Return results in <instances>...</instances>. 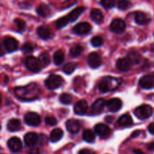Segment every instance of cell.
I'll return each mask as SVG.
<instances>
[{
	"instance_id": "6da1fadb",
	"label": "cell",
	"mask_w": 154,
	"mask_h": 154,
	"mask_svg": "<svg viewBox=\"0 0 154 154\" xmlns=\"http://www.w3.org/2000/svg\"><path fill=\"white\" fill-rule=\"evenodd\" d=\"M63 78L57 75H51L45 80V85L49 90H56L63 84Z\"/></svg>"
},
{
	"instance_id": "7a4b0ae2",
	"label": "cell",
	"mask_w": 154,
	"mask_h": 154,
	"mask_svg": "<svg viewBox=\"0 0 154 154\" xmlns=\"http://www.w3.org/2000/svg\"><path fill=\"white\" fill-rule=\"evenodd\" d=\"M152 114H153V109L149 105H142L135 110V116L141 120L149 118Z\"/></svg>"
},
{
	"instance_id": "3957f363",
	"label": "cell",
	"mask_w": 154,
	"mask_h": 154,
	"mask_svg": "<svg viewBox=\"0 0 154 154\" xmlns=\"http://www.w3.org/2000/svg\"><path fill=\"white\" fill-rule=\"evenodd\" d=\"M25 65L29 70L32 71L33 72H39L42 68L38 59L35 58V57H32V56L28 57L26 59Z\"/></svg>"
},
{
	"instance_id": "277c9868",
	"label": "cell",
	"mask_w": 154,
	"mask_h": 154,
	"mask_svg": "<svg viewBox=\"0 0 154 154\" xmlns=\"http://www.w3.org/2000/svg\"><path fill=\"white\" fill-rule=\"evenodd\" d=\"M115 78H113L111 77H106L104 78L100 83L99 84V90L102 93H108L110 90H114V87H112V82L115 81Z\"/></svg>"
},
{
	"instance_id": "5b68a950",
	"label": "cell",
	"mask_w": 154,
	"mask_h": 154,
	"mask_svg": "<svg viewBox=\"0 0 154 154\" xmlns=\"http://www.w3.org/2000/svg\"><path fill=\"white\" fill-rule=\"evenodd\" d=\"M24 120L29 126H37L40 124L41 117L37 113L29 112L24 117Z\"/></svg>"
},
{
	"instance_id": "8992f818",
	"label": "cell",
	"mask_w": 154,
	"mask_h": 154,
	"mask_svg": "<svg viewBox=\"0 0 154 154\" xmlns=\"http://www.w3.org/2000/svg\"><path fill=\"white\" fill-rule=\"evenodd\" d=\"M8 147L11 151L17 153L22 150L23 144L21 140L17 137H12L8 141Z\"/></svg>"
},
{
	"instance_id": "52a82bcc",
	"label": "cell",
	"mask_w": 154,
	"mask_h": 154,
	"mask_svg": "<svg viewBox=\"0 0 154 154\" xmlns=\"http://www.w3.org/2000/svg\"><path fill=\"white\" fill-rule=\"evenodd\" d=\"M88 64L92 69H97L102 65V58L98 53L93 52L87 57Z\"/></svg>"
},
{
	"instance_id": "ba28073f",
	"label": "cell",
	"mask_w": 154,
	"mask_h": 154,
	"mask_svg": "<svg viewBox=\"0 0 154 154\" xmlns=\"http://www.w3.org/2000/svg\"><path fill=\"white\" fill-rule=\"evenodd\" d=\"M91 25L87 22H81L75 25L73 28V32L77 35H85L91 30Z\"/></svg>"
},
{
	"instance_id": "9c48e42d",
	"label": "cell",
	"mask_w": 154,
	"mask_h": 154,
	"mask_svg": "<svg viewBox=\"0 0 154 154\" xmlns=\"http://www.w3.org/2000/svg\"><path fill=\"white\" fill-rule=\"evenodd\" d=\"M95 132L101 138H107L111 134V129L108 125L104 123H98L95 126Z\"/></svg>"
},
{
	"instance_id": "30bf717a",
	"label": "cell",
	"mask_w": 154,
	"mask_h": 154,
	"mask_svg": "<svg viewBox=\"0 0 154 154\" xmlns=\"http://www.w3.org/2000/svg\"><path fill=\"white\" fill-rule=\"evenodd\" d=\"M111 30L114 33L120 34L124 32L126 29V23L122 19H115L111 23Z\"/></svg>"
},
{
	"instance_id": "8fae6325",
	"label": "cell",
	"mask_w": 154,
	"mask_h": 154,
	"mask_svg": "<svg viewBox=\"0 0 154 154\" xmlns=\"http://www.w3.org/2000/svg\"><path fill=\"white\" fill-rule=\"evenodd\" d=\"M132 62L130 61L128 57H124V58L119 59L117 61V68L118 70L121 72H128L130 70L132 67Z\"/></svg>"
},
{
	"instance_id": "7c38bea8",
	"label": "cell",
	"mask_w": 154,
	"mask_h": 154,
	"mask_svg": "<svg viewBox=\"0 0 154 154\" xmlns=\"http://www.w3.org/2000/svg\"><path fill=\"white\" fill-rule=\"evenodd\" d=\"M4 46L8 53H12L17 51L18 48V42L12 37H7L4 40Z\"/></svg>"
},
{
	"instance_id": "4fadbf2b",
	"label": "cell",
	"mask_w": 154,
	"mask_h": 154,
	"mask_svg": "<svg viewBox=\"0 0 154 154\" xmlns=\"http://www.w3.org/2000/svg\"><path fill=\"white\" fill-rule=\"evenodd\" d=\"M140 87L143 89H151L154 87V76L144 75L139 80Z\"/></svg>"
},
{
	"instance_id": "5bb4252c",
	"label": "cell",
	"mask_w": 154,
	"mask_h": 154,
	"mask_svg": "<svg viewBox=\"0 0 154 154\" xmlns=\"http://www.w3.org/2000/svg\"><path fill=\"white\" fill-rule=\"evenodd\" d=\"M122 105H123L122 101L118 98L111 99L107 102V106H108L109 111L114 113L120 111L122 108Z\"/></svg>"
},
{
	"instance_id": "9a60e30c",
	"label": "cell",
	"mask_w": 154,
	"mask_h": 154,
	"mask_svg": "<svg viewBox=\"0 0 154 154\" xmlns=\"http://www.w3.org/2000/svg\"><path fill=\"white\" fill-rule=\"evenodd\" d=\"M88 110V103L85 100H81L77 102L74 108L75 114L78 115H84Z\"/></svg>"
},
{
	"instance_id": "2e32d148",
	"label": "cell",
	"mask_w": 154,
	"mask_h": 154,
	"mask_svg": "<svg viewBox=\"0 0 154 154\" xmlns=\"http://www.w3.org/2000/svg\"><path fill=\"white\" fill-rule=\"evenodd\" d=\"M66 129L69 131L70 133L76 134L79 132L80 128H81V124H80L79 121L77 120H74V119H71L66 122Z\"/></svg>"
},
{
	"instance_id": "e0dca14e",
	"label": "cell",
	"mask_w": 154,
	"mask_h": 154,
	"mask_svg": "<svg viewBox=\"0 0 154 154\" xmlns=\"http://www.w3.org/2000/svg\"><path fill=\"white\" fill-rule=\"evenodd\" d=\"M105 101L103 99H98L92 105L91 112L93 114H99L104 110Z\"/></svg>"
},
{
	"instance_id": "ac0fdd59",
	"label": "cell",
	"mask_w": 154,
	"mask_h": 154,
	"mask_svg": "<svg viewBox=\"0 0 154 154\" xmlns=\"http://www.w3.org/2000/svg\"><path fill=\"white\" fill-rule=\"evenodd\" d=\"M38 141V136L35 132H29L24 136V142L28 147H32L35 145Z\"/></svg>"
},
{
	"instance_id": "d6986e66",
	"label": "cell",
	"mask_w": 154,
	"mask_h": 154,
	"mask_svg": "<svg viewBox=\"0 0 154 154\" xmlns=\"http://www.w3.org/2000/svg\"><path fill=\"white\" fill-rule=\"evenodd\" d=\"M37 33L41 38L44 40H47L52 37V32L50 29L49 27L46 26H41L38 28Z\"/></svg>"
},
{
	"instance_id": "ffe728a7",
	"label": "cell",
	"mask_w": 154,
	"mask_h": 154,
	"mask_svg": "<svg viewBox=\"0 0 154 154\" xmlns=\"http://www.w3.org/2000/svg\"><path fill=\"white\" fill-rule=\"evenodd\" d=\"M135 23L139 25H145L150 22V18L142 11H137L135 14Z\"/></svg>"
},
{
	"instance_id": "44dd1931",
	"label": "cell",
	"mask_w": 154,
	"mask_h": 154,
	"mask_svg": "<svg viewBox=\"0 0 154 154\" xmlns=\"http://www.w3.org/2000/svg\"><path fill=\"white\" fill-rule=\"evenodd\" d=\"M90 17L94 22H96L98 24L101 23L104 20L103 14L99 9L97 8L92 9L91 12H90Z\"/></svg>"
},
{
	"instance_id": "7402d4cb",
	"label": "cell",
	"mask_w": 154,
	"mask_h": 154,
	"mask_svg": "<svg viewBox=\"0 0 154 154\" xmlns=\"http://www.w3.org/2000/svg\"><path fill=\"white\" fill-rule=\"evenodd\" d=\"M117 123L120 126L126 127L133 124V120L129 114H123L117 120Z\"/></svg>"
},
{
	"instance_id": "603a6c76",
	"label": "cell",
	"mask_w": 154,
	"mask_h": 154,
	"mask_svg": "<svg viewBox=\"0 0 154 154\" xmlns=\"http://www.w3.org/2000/svg\"><path fill=\"white\" fill-rule=\"evenodd\" d=\"M84 10H85V8L84 7L76 8L74 9L73 11H72L67 15V17L69 18V21L74 22V21H75L76 20H78V18L82 14V13L84 11Z\"/></svg>"
},
{
	"instance_id": "cb8c5ba5",
	"label": "cell",
	"mask_w": 154,
	"mask_h": 154,
	"mask_svg": "<svg viewBox=\"0 0 154 154\" xmlns=\"http://www.w3.org/2000/svg\"><path fill=\"white\" fill-rule=\"evenodd\" d=\"M38 14L42 17H48L51 14V9L47 5L42 4L40 5L36 9Z\"/></svg>"
},
{
	"instance_id": "d4e9b609",
	"label": "cell",
	"mask_w": 154,
	"mask_h": 154,
	"mask_svg": "<svg viewBox=\"0 0 154 154\" xmlns=\"http://www.w3.org/2000/svg\"><path fill=\"white\" fill-rule=\"evenodd\" d=\"M21 128V122L18 119H11L7 124L8 130L10 132H17Z\"/></svg>"
},
{
	"instance_id": "484cf974",
	"label": "cell",
	"mask_w": 154,
	"mask_h": 154,
	"mask_svg": "<svg viewBox=\"0 0 154 154\" xmlns=\"http://www.w3.org/2000/svg\"><path fill=\"white\" fill-rule=\"evenodd\" d=\"M63 136V132L60 129H55L51 132L50 135V139L52 142H57L60 141Z\"/></svg>"
},
{
	"instance_id": "4316f807",
	"label": "cell",
	"mask_w": 154,
	"mask_h": 154,
	"mask_svg": "<svg viewBox=\"0 0 154 154\" xmlns=\"http://www.w3.org/2000/svg\"><path fill=\"white\" fill-rule=\"evenodd\" d=\"M83 139L88 143H93L96 139V135L91 129H86L83 132Z\"/></svg>"
},
{
	"instance_id": "83f0119b",
	"label": "cell",
	"mask_w": 154,
	"mask_h": 154,
	"mask_svg": "<svg viewBox=\"0 0 154 154\" xmlns=\"http://www.w3.org/2000/svg\"><path fill=\"white\" fill-rule=\"evenodd\" d=\"M65 59V55L64 53L61 50H59L55 52L54 55V62L55 63V65L57 66H60V65L63 64V63L64 62Z\"/></svg>"
},
{
	"instance_id": "f1b7e54d",
	"label": "cell",
	"mask_w": 154,
	"mask_h": 154,
	"mask_svg": "<svg viewBox=\"0 0 154 154\" xmlns=\"http://www.w3.org/2000/svg\"><path fill=\"white\" fill-rule=\"evenodd\" d=\"M39 61H40L41 65H42V68L46 67L47 66L50 64L51 63V59H50V55L48 52H44L42 54H40L38 58Z\"/></svg>"
},
{
	"instance_id": "f546056e",
	"label": "cell",
	"mask_w": 154,
	"mask_h": 154,
	"mask_svg": "<svg viewBox=\"0 0 154 154\" xmlns=\"http://www.w3.org/2000/svg\"><path fill=\"white\" fill-rule=\"evenodd\" d=\"M128 58L130 60L132 64H138L141 61V56L138 53L135 52V51H132L128 55Z\"/></svg>"
},
{
	"instance_id": "4dcf8cb0",
	"label": "cell",
	"mask_w": 154,
	"mask_h": 154,
	"mask_svg": "<svg viewBox=\"0 0 154 154\" xmlns=\"http://www.w3.org/2000/svg\"><path fill=\"white\" fill-rule=\"evenodd\" d=\"M83 51V48L81 45H75L72 47L69 51V54L72 57H77L81 55V52Z\"/></svg>"
},
{
	"instance_id": "1f68e13d",
	"label": "cell",
	"mask_w": 154,
	"mask_h": 154,
	"mask_svg": "<svg viewBox=\"0 0 154 154\" xmlns=\"http://www.w3.org/2000/svg\"><path fill=\"white\" fill-rule=\"evenodd\" d=\"M77 68V64L75 63H69L66 64L63 67V71L67 75H70V74L73 73L74 71Z\"/></svg>"
},
{
	"instance_id": "d6a6232c",
	"label": "cell",
	"mask_w": 154,
	"mask_h": 154,
	"mask_svg": "<svg viewBox=\"0 0 154 154\" xmlns=\"http://www.w3.org/2000/svg\"><path fill=\"white\" fill-rule=\"evenodd\" d=\"M69 22V18L66 17H63L60 18L57 20L56 22V26H57V29H63V27H65L66 26L68 25Z\"/></svg>"
},
{
	"instance_id": "836d02e7",
	"label": "cell",
	"mask_w": 154,
	"mask_h": 154,
	"mask_svg": "<svg viewBox=\"0 0 154 154\" xmlns=\"http://www.w3.org/2000/svg\"><path fill=\"white\" fill-rule=\"evenodd\" d=\"M60 101L64 105H69L72 103V96L69 93H63L60 97Z\"/></svg>"
},
{
	"instance_id": "e575fe53",
	"label": "cell",
	"mask_w": 154,
	"mask_h": 154,
	"mask_svg": "<svg viewBox=\"0 0 154 154\" xmlns=\"http://www.w3.org/2000/svg\"><path fill=\"white\" fill-rule=\"evenodd\" d=\"M130 5V2L128 1V0H119L118 4H117V6L120 10H126V9L129 8Z\"/></svg>"
},
{
	"instance_id": "d590c367",
	"label": "cell",
	"mask_w": 154,
	"mask_h": 154,
	"mask_svg": "<svg viewBox=\"0 0 154 154\" xmlns=\"http://www.w3.org/2000/svg\"><path fill=\"white\" fill-rule=\"evenodd\" d=\"M101 5L105 8H111L115 5V0H101Z\"/></svg>"
},
{
	"instance_id": "8d00e7d4",
	"label": "cell",
	"mask_w": 154,
	"mask_h": 154,
	"mask_svg": "<svg viewBox=\"0 0 154 154\" xmlns=\"http://www.w3.org/2000/svg\"><path fill=\"white\" fill-rule=\"evenodd\" d=\"M91 44L94 47L98 48V47L102 45V44H103V39H102V38L100 37V36H95V37H93V38H92Z\"/></svg>"
},
{
	"instance_id": "74e56055",
	"label": "cell",
	"mask_w": 154,
	"mask_h": 154,
	"mask_svg": "<svg viewBox=\"0 0 154 154\" xmlns=\"http://www.w3.org/2000/svg\"><path fill=\"white\" fill-rule=\"evenodd\" d=\"M22 51L25 54H28V53H32L34 50V46L32 45L29 42H26V43L24 44L22 47Z\"/></svg>"
},
{
	"instance_id": "f35d334b",
	"label": "cell",
	"mask_w": 154,
	"mask_h": 154,
	"mask_svg": "<svg viewBox=\"0 0 154 154\" xmlns=\"http://www.w3.org/2000/svg\"><path fill=\"white\" fill-rule=\"evenodd\" d=\"M14 23L17 26V28L18 31L22 32L25 29L26 27V23L23 20H22L21 19H15Z\"/></svg>"
},
{
	"instance_id": "ab89813d",
	"label": "cell",
	"mask_w": 154,
	"mask_h": 154,
	"mask_svg": "<svg viewBox=\"0 0 154 154\" xmlns=\"http://www.w3.org/2000/svg\"><path fill=\"white\" fill-rule=\"evenodd\" d=\"M45 123L49 126H55L57 123V120L53 116H48L45 117Z\"/></svg>"
},
{
	"instance_id": "60d3db41",
	"label": "cell",
	"mask_w": 154,
	"mask_h": 154,
	"mask_svg": "<svg viewBox=\"0 0 154 154\" xmlns=\"http://www.w3.org/2000/svg\"><path fill=\"white\" fill-rule=\"evenodd\" d=\"M77 2V0H66L62 4V8H68L71 7L73 5H75Z\"/></svg>"
},
{
	"instance_id": "b9f144b4",
	"label": "cell",
	"mask_w": 154,
	"mask_h": 154,
	"mask_svg": "<svg viewBox=\"0 0 154 154\" xmlns=\"http://www.w3.org/2000/svg\"><path fill=\"white\" fill-rule=\"evenodd\" d=\"M79 154H96L94 151L90 150V149H83L81 150L79 152Z\"/></svg>"
},
{
	"instance_id": "7bdbcfd3",
	"label": "cell",
	"mask_w": 154,
	"mask_h": 154,
	"mask_svg": "<svg viewBox=\"0 0 154 154\" xmlns=\"http://www.w3.org/2000/svg\"><path fill=\"white\" fill-rule=\"evenodd\" d=\"M148 131L150 132V133L154 135V123H150V124L149 125V126H148Z\"/></svg>"
},
{
	"instance_id": "ee69618b",
	"label": "cell",
	"mask_w": 154,
	"mask_h": 154,
	"mask_svg": "<svg viewBox=\"0 0 154 154\" xmlns=\"http://www.w3.org/2000/svg\"><path fill=\"white\" fill-rule=\"evenodd\" d=\"M29 154H40V150L38 148H32Z\"/></svg>"
},
{
	"instance_id": "f6af8a7d",
	"label": "cell",
	"mask_w": 154,
	"mask_h": 154,
	"mask_svg": "<svg viewBox=\"0 0 154 154\" xmlns=\"http://www.w3.org/2000/svg\"><path fill=\"white\" fill-rule=\"evenodd\" d=\"M140 134H141V132H140L139 130H135V132L132 134V138H136V137H138Z\"/></svg>"
},
{
	"instance_id": "bcb514c9",
	"label": "cell",
	"mask_w": 154,
	"mask_h": 154,
	"mask_svg": "<svg viewBox=\"0 0 154 154\" xmlns=\"http://www.w3.org/2000/svg\"><path fill=\"white\" fill-rule=\"evenodd\" d=\"M147 148H148V150H151V151H154V141L150 143V144L147 146Z\"/></svg>"
},
{
	"instance_id": "7dc6e473",
	"label": "cell",
	"mask_w": 154,
	"mask_h": 154,
	"mask_svg": "<svg viewBox=\"0 0 154 154\" xmlns=\"http://www.w3.org/2000/svg\"><path fill=\"white\" fill-rule=\"evenodd\" d=\"M133 152L135 154H144V152L141 151V150H138V149H135L133 150Z\"/></svg>"
},
{
	"instance_id": "c3c4849f",
	"label": "cell",
	"mask_w": 154,
	"mask_h": 154,
	"mask_svg": "<svg viewBox=\"0 0 154 154\" xmlns=\"http://www.w3.org/2000/svg\"><path fill=\"white\" fill-rule=\"evenodd\" d=\"M4 55V51H3L2 49V47L1 46V45H0V57H2V56Z\"/></svg>"
},
{
	"instance_id": "681fc988",
	"label": "cell",
	"mask_w": 154,
	"mask_h": 154,
	"mask_svg": "<svg viewBox=\"0 0 154 154\" xmlns=\"http://www.w3.org/2000/svg\"><path fill=\"white\" fill-rule=\"evenodd\" d=\"M1 103H2V96L1 95H0V105H1Z\"/></svg>"
}]
</instances>
